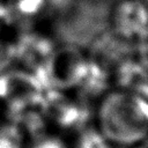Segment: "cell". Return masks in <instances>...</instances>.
Segmentation results:
<instances>
[{
  "instance_id": "obj_2",
  "label": "cell",
  "mask_w": 148,
  "mask_h": 148,
  "mask_svg": "<svg viewBox=\"0 0 148 148\" xmlns=\"http://www.w3.org/2000/svg\"><path fill=\"white\" fill-rule=\"evenodd\" d=\"M108 25L120 40L139 44L148 35V0H112Z\"/></svg>"
},
{
  "instance_id": "obj_5",
  "label": "cell",
  "mask_w": 148,
  "mask_h": 148,
  "mask_svg": "<svg viewBox=\"0 0 148 148\" xmlns=\"http://www.w3.org/2000/svg\"><path fill=\"white\" fill-rule=\"evenodd\" d=\"M136 46H138V49H136L138 59L148 71V35L139 44H136Z\"/></svg>"
},
{
  "instance_id": "obj_7",
  "label": "cell",
  "mask_w": 148,
  "mask_h": 148,
  "mask_svg": "<svg viewBox=\"0 0 148 148\" xmlns=\"http://www.w3.org/2000/svg\"><path fill=\"white\" fill-rule=\"evenodd\" d=\"M139 92H141L142 95H145V96L148 98V83H147V84H146V86H145V87H143Z\"/></svg>"
},
{
  "instance_id": "obj_3",
  "label": "cell",
  "mask_w": 148,
  "mask_h": 148,
  "mask_svg": "<svg viewBox=\"0 0 148 148\" xmlns=\"http://www.w3.org/2000/svg\"><path fill=\"white\" fill-rule=\"evenodd\" d=\"M0 148H25L21 131L12 124H0Z\"/></svg>"
},
{
  "instance_id": "obj_6",
  "label": "cell",
  "mask_w": 148,
  "mask_h": 148,
  "mask_svg": "<svg viewBox=\"0 0 148 148\" xmlns=\"http://www.w3.org/2000/svg\"><path fill=\"white\" fill-rule=\"evenodd\" d=\"M10 18V0H0V20L7 21Z\"/></svg>"
},
{
  "instance_id": "obj_1",
  "label": "cell",
  "mask_w": 148,
  "mask_h": 148,
  "mask_svg": "<svg viewBox=\"0 0 148 148\" xmlns=\"http://www.w3.org/2000/svg\"><path fill=\"white\" fill-rule=\"evenodd\" d=\"M97 132L118 148L135 147L148 138V98L117 88L104 94L96 109Z\"/></svg>"
},
{
  "instance_id": "obj_4",
  "label": "cell",
  "mask_w": 148,
  "mask_h": 148,
  "mask_svg": "<svg viewBox=\"0 0 148 148\" xmlns=\"http://www.w3.org/2000/svg\"><path fill=\"white\" fill-rule=\"evenodd\" d=\"M5 22L6 21H1L0 20V67L7 61L12 49L15 46L12 44L9 36L6 31V27H5Z\"/></svg>"
}]
</instances>
